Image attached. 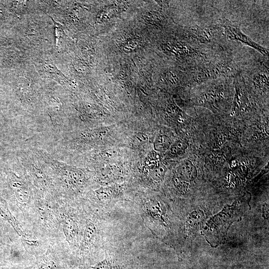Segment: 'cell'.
I'll use <instances>...</instances> for the list:
<instances>
[{
  "label": "cell",
  "instance_id": "obj_9",
  "mask_svg": "<svg viewBox=\"0 0 269 269\" xmlns=\"http://www.w3.org/2000/svg\"><path fill=\"white\" fill-rule=\"evenodd\" d=\"M92 269H115V265L111 261L104 260L92 267Z\"/></svg>",
  "mask_w": 269,
  "mask_h": 269
},
{
  "label": "cell",
  "instance_id": "obj_2",
  "mask_svg": "<svg viewBox=\"0 0 269 269\" xmlns=\"http://www.w3.org/2000/svg\"><path fill=\"white\" fill-rule=\"evenodd\" d=\"M43 158L51 167L56 170L63 184L68 188L79 189L85 184L86 176L81 169L48 157Z\"/></svg>",
  "mask_w": 269,
  "mask_h": 269
},
{
  "label": "cell",
  "instance_id": "obj_1",
  "mask_svg": "<svg viewBox=\"0 0 269 269\" xmlns=\"http://www.w3.org/2000/svg\"><path fill=\"white\" fill-rule=\"evenodd\" d=\"M247 199H240L231 206H226L218 214L211 218L203 228V234L212 246L220 244L226 236L231 225L239 221L248 204Z\"/></svg>",
  "mask_w": 269,
  "mask_h": 269
},
{
  "label": "cell",
  "instance_id": "obj_4",
  "mask_svg": "<svg viewBox=\"0 0 269 269\" xmlns=\"http://www.w3.org/2000/svg\"><path fill=\"white\" fill-rule=\"evenodd\" d=\"M11 186L18 201L22 205L27 204L30 198L31 191L26 181L22 178L12 174Z\"/></svg>",
  "mask_w": 269,
  "mask_h": 269
},
{
  "label": "cell",
  "instance_id": "obj_7",
  "mask_svg": "<svg viewBox=\"0 0 269 269\" xmlns=\"http://www.w3.org/2000/svg\"><path fill=\"white\" fill-rule=\"evenodd\" d=\"M95 193L98 199L106 201L115 198L119 193V189L115 186L101 187L97 189Z\"/></svg>",
  "mask_w": 269,
  "mask_h": 269
},
{
  "label": "cell",
  "instance_id": "obj_8",
  "mask_svg": "<svg viewBox=\"0 0 269 269\" xmlns=\"http://www.w3.org/2000/svg\"><path fill=\"white\" fill-rule=\"evenodd\" d=\"M96 232L95 225L91 222L87 223L83 233L82 247L86 248L90 246Z\"/></svg>",
  "mask_w": 269,
  "mask_h": 269
},
{
  "label": "cell",
  "instance_id": "obj_5",
  "mask_svg": "<svg viewBox=\"0 0 269 269\" xmlns=\"http://www.w3.org/2000/svg\"><path fill=\"white\" fill-rule=\"evenodd\" d=\"M0 213L12 225L19 236L23 238V240L29 245H35L37 242L30 239L24 233L20 226L17 223L15 219L12 216L8 210L5 200L0 196Z\"/></svg>",
  "mask_w": 269,
  "mask_h": 269
},
{
  "label": "cell",
  "instance_id": "obj_6",
  "mask_svg": "<svg viewBox=\"0 0 269 269\" xmlns=\"http://www.w3.org/2000/svg\"><path fill=\"white\" fill-rule=\"evenodd\" d=\"M62 228L66 240L70 244H74L78 234V226L76 221L71 217H65L62 221Z\"/></svg>",
  "mask_w": 269,
  "mask_h": 269
},
{
  "label": "cell",
  "instance_id": "obj_3",
  "mask_svg": "<svg viewBox=\"0 0 269 269\" xmlns=\"http://www.w3.org/2000/svg\"><path fill=\"white\" fill-rule=\"evenodd\" d=\"M222 23L225 29L226 34L229 39L240 41L256 49L264 55L268 56V49L257 43L250 37L244 33L239 26L226 19H223Z\"/></svg>",
  "mask_w": 269,
  "mask_h": 269
}]
</instances>
